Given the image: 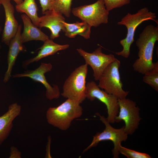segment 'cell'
I'll return each mask as SVG.
<instances>
[{
  "mask_svg": "<svg viewBox=\"0 0 158 158\" xmlns=\"http://www.w3.org/2000/svg\"><path fill=\"white\" fill-rule=\"evenodd\" d=\"M158 41V25L147 26L135 42L139 50L138 58L133 65L134 70L144 75L153 68L155 63L152 61L153 52L155 44Z\"/></svg>",
  "mask_w": 158,
  "mask_h": 158,
  "instance_id": "1",
  "label": "cell"
},
{
  "mask_svg": "<svg viewBox=\"0 0 158 158\" xmlns=\"http://www.w3.org/2000/svg\"><path fill=\"white\" fill-rule=\"evenodd\" d=\"M80 104L67 99L58 107H50L46 114L47 122L61 130H67L73 120L82 115L83 109Z\"/></svg>",
  "mask_w": 158,
  "mask_h": 158,
  "instance_id": "2",
  "label": "cell"
},
{
  "mask_svg": "<svg viewBox=\"0 0 158 158\" xmlns=\"http://www.w3.org/2000/svg\"><path fill=\"white\" fill-rule=\"evenodd\" d=\"M156 17V13L150 11L146 7L140 9L135 14L128 13L123 17L117 24L125 25L127 29V33L126 37L120 41L123 49L115 53L118 55L128 58L130 54L131 46L134 41L135 33L137 28L143 22L149 20H153L158 24Z\"/></svg>",
  "mask_w": 158,
  "mask_h": 158,
  "instance_id": "3",
  "label": "cell"
},
{
  "mask_svg": "<svg viewBox=\"0 0 158 158\" xmlns=\"http://www.w3.org/2000/svg\"><path fill=\"white\" fill-rule=\"evenodd\" d=\"M88 65L85 63L77 67L65 80L61 95L81 104L86 97V78Z\"/></svg>",
  "mask_w": 158,
  "mask_h": 158,
  "instance_id": "4",
  "label": "cell"
},
{
  "mask_svg": "<svg viewBox=\"0 0 158 158\" xmlns=\"http://www.w3.org/2000/svg\"><path fill=\"white\" fill-rule=\"evenodd\" d=\"M100 120L104 124L105 128L101 132H98L93 136L90 144L84 150V153L91 148L96 146L100 142L109 140L114 144V147L112 150V154L114 158H118L120 154L119 149L122 142L125 141L128 138V134L126 131L124 126L117 129L112 127L107 118L99 113H96Z\"/></svg>",
  "mask_w": 158,
  "mask_h": 158,
  "instance_id": "5",
  "label": "cell"
},
{
  "mask_svg": "<svg viewBox=\"0 0 158 158\" xmlns=\"http://www.w3.org/2000/svg\"><path fill=\"white\" fill-rule=\"evenodd\" d=\"M120 64V61L117 59L110 63L102 72L98 85L100 88L118 99L126 98L129 92L123 88L119 72Z\"/></svg>",
  "mask_w": 158,
  "mask_h": 158,
  "instance_id": "6",
  "label": "cell"
},
{
  "mask_svg": "<svg viewBox=\"0 0 158 158\" xmlns=\"http://www.w3.org/2000/svg\"><path fill=\"white\" fill-rule=\"evenodd\" d=\"M109 12L104 0H97L93 4L73 8L71 10L74 16L91 27H97L101 24L108 23Z\"/></svg>",
  "mask_w": 158,
  "mask_h": 158,
  "instance_id": "7",
  "label": "cell"
},
{
  "mask_svg": "<svg viewBox=\"0 0 158 158\" xmlns=\"http://www.w3.org/2000/svg\"><path fill=\"white\" fill-rule=\"evenodd\" d=\"M118 101L119 112L115 122L119 123L123 121L126 131L128 135H132L138 128L141 120L140 109L135 102L129 98L118 99Z\"/></svg>",
  "mask_w": 158,
  "mask_h": 158,
  "instance_id": "8",
  "label": "cell"
},
{
  "mask_svg": "<svg viewBox=\"0 0 158 158\" xmlns=\"http://www.w3.org/2000/svg\"><path fill=\"white\" fill-rule=\"evenodd\" d=\"M86 87V98L91 101L97 99L104 104L107 110V119L110 123H115V118L118 114L119 110L118 98L101 90L93 81L87 83Z\"/></svg>",
  "mask_w": 158,
  "mask_h": 158,
  "instance_id": "9",
  "label": "cell"
},
{
  "mask_svg": "<svg viewBox=\"0 0 158 158\" xmlns=\"http://www.w3.org/2000/svg\"><path fill=\"white\" fill-rule=\"evenodd\" d=\"M77 51L85 60L86 64L90 65L93 72L95 80H98L105 68L117 59L112 54H107L102 52L100 47L92 53L87 52L81 48L77 49Z\"/></svg>",
  "mask_w": 158,
  "mask_h": 158,
  "instance_id": "10",
  "label": "cell"
},
{
  "mask_svg": "<svg viewBox=\"0 0 158 158\" xmlns=\"http://www.w3.org/2000/svg\"><path fill=\"white\" fill-rule=\"evenodd\" d=\"M52 66L50 63H42L40 66L34 70L25 71L22 73L17 74L13 75V78L28 77L34 81L42 84L46 89V96L50 100L59 98L60 93L58 86L53 85L51 86L47 80L45 74L51 71Z\"/></svg>",
  "mask_w": 158,
  "mask_h": 158,
  "instance_id": "11",
  "label": "cell"
},
{
  "mask_svg": "<svg viewBox=\"0 0 158 158\" xmlns=\"http://www.w3.org/2000/svg\"><path fill=\"white\" fill-rule=\"evenodd\" d=\"M10 0H1L4 10L5 20L1 39L2 42L8 46L18 31L19 24L14 16V8Z\"/></svg>",
  "mask_w": 158,
  "mask_h": 158,
  "instance_id": "12",
  "label": "cell"
},
{
  "mask_svg": "<svg viewBox=\"0 0 158 158\" xmlns=\"http://www.w3.org/2000/svg\"><path fill=\"white\" fill-rule=\"evenodd\" d=\"M44 15L40 17L38 27L40 28L45 27L51 32L50 39L53 40L59 36V32L65 29L64 22L65 19L63 15L53 10L46 11Z\"/></svg>",
  "mask_w": 158,
  "mask_h": 158,
  "instance_id": "13",
  "label": "cell"
},
{
  "mask_svg": "<svg viewBox=\"0 0 158 158\" xmlns=\"http://www.w3.org/2000/svg\"><path fill=\"white\" fill-rule=\"evenodd\" d=\"M21 25H19L16 35L11 40L8 46L9 48L7 55L8 68L4 79V82L5 83L8 81L11 76L12 68L18 54L21 52L26 51V48L21 40Z\"/></svg>",
  "mask_w": 158,
  "mask_h": 158,
  "instance_id": "14",
  "label": "cell"
},
{
  "mask_svg": "<svg viewBox=\"0 0 158 158\" xmlns=\"http://www.w3.org/2000/svg\"><path fill=\"white\" fill-rule=\"evenodd\" d=\"M21 106L17 103L9 105L7 111L0 116V145L8 136L13 128V122L21 113Z\"/></svg>",
  "mask_w": 158,
  "mask_h": 158,
  "instance_id": "15",
  "label": "cell"
},
{
  "mask_svg": "<svg viewBox=\"0 0 158 158\" xmlns=\"http://www.w3.org/2000/svg\"><path fill=\"white\" fill-rule=\"evenodd\" d=\"M21 17L24 26L23 32L21 34V40L23 43L33 40L44 42L49 38L47 35L32 23L25 14H22Z\"/></svg>",
  "mask_w": 158,
  "mask_h": 158,
  "instance_id": "16",
  "label": "cell"
},
{
  "mask_svg": "<svg viewBox=\"0 0 158 158\" xmlns=\"http://www.w3.org/2000/svg\"><path fill=\"white\" fill-rule=\"evenodd\" d=\"M43 42V45L38 49L40 50L37 55L35 57L24 61L23 63L24 66H27L31 63L53 55L58 51L66 49L69 47L68 44L60 45L55 43L53 40L49 38Z\"/></svg>",
  "mask_w": 158,
  "mask_h": 158,
  "instance_id": "17",
  "label": "cell"
},
{
  "mask_svg": "<svg viewBox=\"0 0 158 158\" xmlns=\"http://www.w3.org/2000/svg\"><path fill=\"white\" fill-rule=\"evenodd\" d=\"M65 35L69 38H73L79 35L85 39L90 38L91 27L86 23L76 22L72 23L64 22Z\"/></svg>",
  "mask_w": 158,
  "mask_h": 158,
  "instance_id": "18",
  "label": "cell"
},
{
  "mask_svg": "<svg viewBox=\"0 0 158 158\" xmlns=\"http://www.w3.org/2000/svg\"><path fill=\"white\" fill-rule=\"evenodd\" d=\"M16 11L24 13L31 20L32 23L38 27L40 17L37 14L38 8L35 0H24L15 7Z\"/></svg>",
  "mask_w": 158,
  "mask_h": 158,
  "instance_id": "19",
  "label": "cell"
},
{
  "mask_svg": "<svg viewBox=\"0 0 158 158\" xmlns=\"http://www.w3.org/2000/svg\"><path fill=\"white\" fill-rule=\"evenodd\" d=\"M72 0H53V10L69 18L71 12Z\"/></svg>",
  "mask_w": 158,
  "mask_h": 158,
  "instance_id": "20",
  "label": "cell"
},
{
  "mask_svg": "<svg viewBox=\"0 0 158 158\" xmlns=\"http://www.w3.org/2000/svg\"><path fill=\"white\" fill-rule=\"evenodd\" d=\"M142 80L157 91H158V62L155 63L153 68L144 74Z\"/></svg>",
  "mask_w": 158,
  "mask_h": 158,
  "instance_id": "21",
  "label": "cell"
},
{
  "mask_svg": "<svg viewBox=\"0 0 158 158\" xmlns=\"http://www.w3.org/2000/svg\"><path fill=\"white\" fill-rule=\"evenodd\" d=\"M120 154L128 158H151L150 155L145 153L140 152L124 147L121 145L119 149Z\"/></svg>",
  "mask_w": 158,
  "mask_h": 158,
  "instance_id": "22",
  "label": "cell"
},
{
  "mask_svg": "<svg viewBox=\"0 0 158 158\" xmlns=\"http://www.w3.org/2000/svg\"><path fill=\"white\" fill-rule=\"evenodd\" d=\"M107 9L109 11L128 4L130 0H104Z\"/></svg>",
  "mask_w": 158,
  "mask_h": 158,
  "instance_id": "23",
  "label": "cell"
},
{
  "mask_svg": "<svg viewBox=\"0 0 158 158\" xmlns=\"http://www.w3.org/2000/svg\"><path fill=\"white\" fill-rule=\"evenodd\" d=\"M39 1L42 14L47 11L53 10V0H39Z\"/></svg>",
  "mask_w": 158,
  "mask_h": 158,
  "instance_id": "24",
  "label": "cell"
},
{
  "mask_svg": "<svg viewBox=\"0 0 158 158\" xmlns=\"http://www.w3.org/2000/svg\"><path fill=\"white\" fill-rule=\"evenodd\" d=\"M21 154L17 149L14 147L12 146L10 148V155L9 158H21Z\"/></svg>",
  "mask_w": 158,
  "mask_h": 158,
  "instance_id": "25",
  "label": "cell"
},
{
  "mask_svg": "<svg viewBox=\"0 0 158 158\" xmlns=\"http://www.w3.org/2000/svg\"><path fill=\"white\" fill-rule=\"evenodd\" d=\"M14 1L17 4H18L21 3L23 1V0H12Z\"/></svg>",
  "mask_w": 158,
  "mask_h": 158,
  "instance_id": "26",
  "label": "cell"
},
{
  "mask_svg": "<svg viewBox=\"0 0 158 158\" xmlns=\"http://www.w3.org/2000/svg\"><path fill=\"white\" fill-rule=\"evenodd\" d=\"M2 29L1 28V27L0 26V34L1 32L2 31ZM1 48V46L0 44V50Z\"/></svg>",
  "mask_w": 158,
  "mask_h": 158,
  "instance_id": "27",
  "label": "cell"
},
{
  "mask_svg": "<svg viewBox=\"0 0 158 158\" xmlns=\"http://www.w3.org/2000/svg\"><path fill=\"white\" fill-rule=\"evenodd\" d=\"M1 0H0V5L1 4Z\"/></svg>",
  "mask_w": 158,
  "mask_h": 158,
  "instance_id": "28",
  "label": "cell"
}]
</instances>
